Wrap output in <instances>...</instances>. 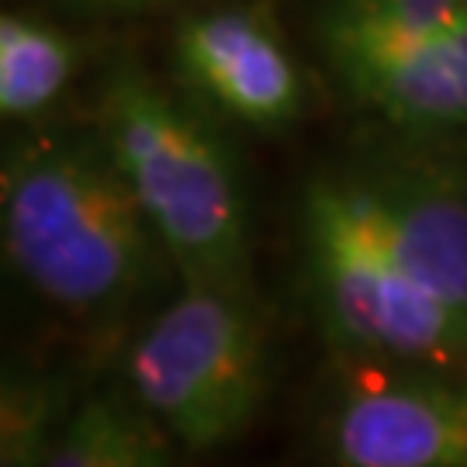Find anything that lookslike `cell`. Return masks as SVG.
Here are the masks:
<instances>
[{"mask_svg": "<svg viewBox=\"0 0 467 467\" xmlns=\"http://www.w3.org/2000/svg\"><path fill=\"white\" fill-rule=\"evenodd\" d=\"M0 229L17 277L69 316L132 305L170 264L98 125L7 152Z\"/></svg>", "mask_w": 467, "mask_h": 467, "instance_id": "1", "label": "cell"}, {"mask_svg": "<svg viewBox=\"0 0 467 467\" xmlns=\"http://www.w3.org/2000/svg\"><path fill=\"white\" fill-rule=\"evenodd\" d=\"M98 132L184 284L250 287V208L225 139L135 59L108 69Z\"/></svg>", "mask_w": 467, "mask_h": 467, "instance_id": "2", "label": "cell"}, {"mask_svg": "<svg viewBox=\"0 0 467 467\" xmlns=\"http://www.w3.org/2000/svg\"><path fill=\"white\" fill-rule=\"evenodd\" d=\"M125 370L129 391L181 451L239 440L267 399V336L250 291L184 284L135 336Z\"/></svg>", "mask_w": 467, "mask_h": 467, "instance_id": "3", "label": "cell"}, {"mask_svg": "<svg viewBox=\"0 0 467 467\" xmlns=\"http://www.w3.org/2000/svg\"><path fill=\"white\" fill-rule=\"evenodd\" d=\"M301 250L318 318L336 347L378 364L467 370V312L412 281L322 173L301 198Z\"/></svg>", "mask_w": 467, "mask_h": 467, "instance_id": "4", "label": "cell"}, {"mask_svg": "<svg viewBox=\"0 0 467 467\" xmlns=\"http://www.w3.org/2000/svg\"><path fill=\"white\" fill-rule=\"evenodd\" d=\"M316 42L360 108L422 139H467V17L399 32L318 4Z\"/></svg>", "mask_w": 467, "mask_h": 467, "instance_id": "5", "label": "cell"}, {"mask_svg": "<svg viewBox=\"0 0 467 467\" xmlns=\"http://www.w3.org/2000/svg\"><path fill=\"white\" fill-rule=\"evenodd\" d=\"M329 457L347 467H467V378L374 374L336 401Z\"/></svg>", "mask_w": 467, "mask_h": 467, "instance_id": "6", "label": "cell"}, {"mask_svg": "<svg viewBox=\"0 0 467 467\" xmlns=\"http://www.w3.org/2000/svg\"><path fill=\"white\" fill-rule=\"evenodd\" d=\"M173 63L191 90L256 132L291 125L305 108V77L281 32L253 7L187 15L173 32Z\"/></svg>", "mask_w": 467, "mask_h": 467, "instance_id": "7", "label": "cell"}, {"mask_svg": "<svg viewBox=\"0 0 467 467\" xmlns=\"http://www.w3.org/2000/svg\"><path fill=\"white\" fill-rule=\"evenodd\" d=\"M322 177L412 281L467 312V198L461 191L399 170Z\"/></svg>", "mask_w": 467, "mask_h": 467, "instance_id": "8", "label": "cell"}, {"mask_svg": "<svg viewBox=\"0 0 467 467\" xmlns=\"http://www.w3.org/2000/svg\"><path fill=\"white\" fill-rule=\"evenodd\" d=\"M177 451V440L132 391L94 395L69 412L46 467H163Z\"/></svg>", "mask_w": 467, "mask_h": 467, "instance_id": "9", "label": "cell"}, {"mask_svg": "<svg viewBox=\"0 0 467 467\" xmlns=\"http://www.w3.org/2000/svg\"><path fill=\"white\" fill-rule=\"evenodd\" d=\"M77 73V46L52 21L4 11L0 15V115L28 121L63 98Z\"/></svg>", "mask_w": 467, "mask_h": 467, "instance_id": "10", "label": "cell"}, {"mask_svg": "<svg viewBox=\"0 0 467 467\" xmlns=\"http://www.w3.org/2000/svg\"><path fill=\"white\" fill-rule=\"evenodd\" d=\"M77 405L52 378H7L0 399V464H46Z\"/></svg>", "mask_w": 467, "mask_h": 467, "instance_id": "11", "label": "cell"}, {"mask_svg": "<svg viewBox=\"0 0 467 467\" xmlns=\"http://www.w3.org/2000/svg\"><path fill=\"white\" fill-rule=\"evenodd\" d=\"M322 7L399 32L443 28L467 17V0H322Z\"/></svg>", "mask_w": 467, "mask_h": 467, "instance_id": "12", "label": "cell"}, {"mask_svg": "<svg viewBox=\"0 0 467 467\" xmlns=\"http://www.w3.org/2000/svg\"><path fill=\"white\" fill-rule=\"evenodd\" d=\"M87 11H139V7H152V4H167V0H69Z\"/></svg>", "mask_w": 467, "mask_h": 467, "instance_id": "13", "label": "cell"}]
</instances>
